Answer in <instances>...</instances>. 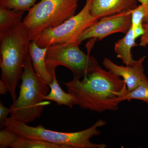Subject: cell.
<instances>
[{"label":"cell","mask_w":148,"mask_h":148,"mask_svg":"<svg viewBox=\"0 0 148 148\" xmlns=\"http://www.w3.org/2000/svg\"><path fill=\"white\" fill-rule=\"evenodd\" d=\"M64 84L75 105L99 113L118 110L119 103L127 93L123 79L99 65L82 80L73 79Z\"/></svg>","instance_id":"cell-1"},{"label":"cell","mask_w":148,"mask_h":148,"mask_svg":"<svg viewBox=\"0 0 148 148\" xmlns=\"http://www.w3.org/2000/svg\"><path fill=\"white\" fill-rule=\"evenodd\" d=\"M30 42L23 21L0 36L1 80L8 88L13 102L16 99V88L29 54Z\"/></svg>","instance_id":"cell-2"},{"label":"cell","mask_w":148,"mask_h":148,"mask_svg":"<svg viewBox=\"0 0 148 148\" xmlns=\"http://www.w3.org/2000/svg\"><path fill=\"white\" fill-rule=\"evenodd\" d=\"M18 98L10 107V118L27 124L40 118L45 107L50 104L43 101L49 88L35 73L29 54L24 62Z\"/></svg>","instance_id":"cell-3"},{"label":"cell","mask_w":148,"mask_h":148,"mask_svg":"<svg viewBox=\"0 0 148 148\" xmlns=\"http://www.w3.org/2000/svg\"><path fill=\"white\" fill-rule=\"evenodd\" d=\"M106 124V121L100 119L84 130L76 132H60L46 129L41 125L32 127L9 117L6 122L5 127L24 137L42 140L64 146L66 148H106L107 147L106 144H94L90 140L93 136L100 135L101 132L98 128Z\"/></svg>","instance_id":"cell-4"},{"label":"cell","mask_w":148,"mask_h":148,"mask_svg":"<svg viewBox=\"0 0 148 148\" xmlns=\"http://www.w3.org/2000/svg\"><path fill=\"white\" fill-rule=\"evenodd\" d=\"M79 0H41L28 11L23 20L30 40L75 15Z\"/></svg>","instance_id":"cell-5"},{"label":"cell","mask_w":148,"mask_h":148,"mask_svg":"<svg viewBox=\"0 0 148 148\" xmlns=\"http://www.w3.org/2000/svg\"><path fill=\"white\" fill-rule=\"evenodd\" d=\"M79 43H59L47 47L46 63L52 74L56 67L64 66L69 69L74 79H79L98 66L96 58L86 54L80 49Z\"/></svg>","instance_id":"cell-6"},{"label":"cell","mask_w":148,"mask_h":148,"mask_svg":"<svg viewBox=\"0 0 148 148\" xmlns=\"http://www.w3.org/2000/svg\"><path fill=\"white\" fill-rule=\"evenodd\" d=\"M92 0L86 3L79 13L53 28L46 29L41 33L35 41L40 47H48L59 43H79L85 31L99 19L90 13Z\"/></svg>","instance_id":"cell-7"},{"label":"cell","mask_w":148,"mask_h":148,"mask_svg":"<svg viewBox=\"0 0 148 148\" xmlns=\"http://www.w3.org/2000/svg\"><path fill=\"white\" fill-rule=\"evenodd\" d=\"M130 10L100 18L85 31L80 38V42L81 43L89 38L101 41L115 33L127 34L132 27Z\"/></svg>","instance_id":"cell-8"},{"label":"cell","mask_w":148,"mask_h":148,"mask_svg":"<svg viewBox=\"0 0 148 148\" xmlns=\"http://www.w3.org/2000/svg\"><path fill=\"white\" fill-rule=\"evenodd\" d=\"M145 58V56H143L139 59L138 64L132 66H119L110 59L106 58L103 60V65L108 71L122 77L126 84L128 92L138 87L143 82L148 79L145 74L143 66Z\"/></svg>","instance_id":"cell-9"},{"label":"cell","mask_w":148,"mask_h":148,"mask_svg":"<svg viewBox=\"0 0 148 148\" xmlns=\"http://www.w3.org/2000/svg\"><path fill=\"white\" fill-rule=\"evenodd\" d=\"M137 0H92L90 13L100 18L132 10L138 6Z\"/></svg>","instance_id":"cell-10"},{"label":"cell","mask_w":148,"mask_h":148,"mask_svg":"<svg viewBox=\"0 0 148 148\" xmlns=\"http://www.w3.org/2000/svg\"><path fill=\"white\" fill-rule=\"evenodd\" d=\"M66 148L37 139L24 137L16 134L6 127L0 131V148Z\"/></svg>","instance_id":"cell-11"},{"label":"cell","mask_w":148,"mask_h":148,"mask_svg":"<svg viewBox=\"0 0 148 148\" xmlns=\"http://www.w3.org/2000/svg\"><path fill=\"white\" fill-rule=\"evenodd\" d=\"M47 47H40L35 41L29 43V54L32 60L33 69L43 81L49 85L53 80V74L48 69L46 63Z\"/></svg>","instance_id":"cell-12"},{"label":"cell","mask_w":148,"mask_h":148,"mask_svg":"<svg viewBox=\"0 0 148 148\" xmlns=\"http://www.w3.org/2000/svg\"><path fill=\"white\" fill-rule=\"evenodd\" d=\"M133 28L131 27L125 36L119 40L114 45V51L118 58H120L125 66H134L138 64V60H134L131 49L137 46L135 42Z\"/></svg>","instance_id":"cell-13"},{"label":"cell","mask_w":148,"mask_h":148,"mask_svg":"<svg viewBox=\"0 0 148 148\" xmlns=\"http://www.w3.org/2000/svg\"><path fill=\"white\" fill-rule=\"evenodd\" d=\"M53 80L49 85L51 88L50 92L46 95L45 100L53 101L59 106H65L72 108L75 105L73 97L69 92H66L60 87L56 76L55 71L53 73Z\"/></svg>","instance_id":"cell-14"},{"label":"cell","mask_w":148,"mask_h":148,"mask_svg":"<svg viewBox=\"0 0 148 148\" xmlns=\"http://www.w3.org/2000/svg\"><path fill=\"white\" fill-rule=\"evenodd\" d=\"M24 12L0 6V36L22 22Z\"/></svg>","instance_id":"cell-15"},{"label":"cell","mask_w":148,"mask_h":148,"mask_svg":"<svg viewBox=\"0 0 148 148\" xmlns=\"http://www.w3.org/2000/svg\"><path fill=\"white\" fill-rule=\"evenodd\" d=\"M132 100H140L148 106V79L143 82L132 91L127 92L122 101H130Z\"/></svg>","instance_id":"cell-16"},{"label":"cell","mask_w":148,"mask_h":148,"mask_svg":"<svg viewBox=\"0 0 148 148\" xmlns=\"http://www.w3.org/2000/svg\"><path fill=\"white\" fill-rule=\"evenodd\" d=\"M37 0H0V6L17 11H29Z\"/></svg>","instance_id":"cell-17"},{"label":"cell","mask_w":148,"mask_h":148,"mask_svg":"<svg viewBox=\"0 0 148 148\" xmlns=\"http://www.w3.org/2000/svg\"><path fill=\"white\" fill-rule=\"evenodd\" d=\"M130 12L132 15V28L143 24L146 16L145 10L143 5L138 6L136 8L130 10Z\"/></svg>","instance_id":"cell-18"},{"label":"cell","mask_w":148,"mask_h":148,"mask_svg":"<svg viewBox=\"0 0 148 148\" xmlns=\"http://www.w3.org/2000/svg\"><path fill=\"white\" fill-rule=\"evenodd\" d=\"M11 112V109L10 108H8L3 105L1 102H0V127L1 129H2L5 127L6 122L8 118V115Z\"/></svg>","instance_id":"cell-19"},{"label":"cell","mask_w":148,"mask_h":148,"mask_svg":"<svg viewBox=\"0 0 148 148\" xmlns=\"http://www.w3.org/2000/svg\"><path fill=\"white\" fill-rule=\"evenodd\" d=\"M143 26L145 33L141 36L139 45L142 47H146L148 44V23H143Z\"/></svg>","instance_id":"cell-20"},{"label":"cell","mask_w":148,"mask_h":148,"mask_svg":"<svg viewBox=\"0 0 148 148\" xmlns=\"http://www.w3.org/2000/svg\"><path fill=\"white\" fill-rule=\"evenodd\" d=\"M133 32H134V37L135 39L140 36H142L145 33L144 28H143V24L136 26L135 28H133Z\"/></svg>","instance_id":"cell-21"},{"label":"cell","mask_w":148,"mask_h":148,"mask_svg":"<svg viewBox=\"0 0 148 148\" xmlns=\"http://www.w3.org/2000/svg\"><path fill=\"white\" fill-rule=\"evenodd\" d=\"M141 3L145 9L146 12V16L143 23H148V0H137Z\"/></svg>","instance_id":"cell-22"},{"label":"cell","mask_w":148,"mask_h":148,"mask_svg":"<svg viewBox=\"0 0 148 148\" xmlns=\"http://www.w3.org/2000/svg\"><path fill=\"white\" fill-rule=\"evenodd\" d=\"M8 91V89L4 83L2 81L0 80V94L5 95Z\"/></svg>","instance_id":"cell-23"}]
</instances>
